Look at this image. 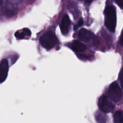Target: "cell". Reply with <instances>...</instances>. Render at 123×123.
<instances>
[{"label": "cell", "instance_id": "cell-1", "mask_svg": "<svg viewBox=\"0 0 123 123\" xmlns=\"http://www.w3.org/2000/svg\"><path fill=\"white\" fill-rule=\"evenodd\" d=\"M105 25L111 32H114L117 24V14L115 8L113 6H109L105 10Z\"/></svg>", "mask_w": 123, "mask_h": 123}, {"label": "cell", "instance_id": "cell-2", "mask_svg": "<svg viewBox=\"0 0 123 123\" xmlns=\"http://www.w3.org/2000/svg\"><path fill=\"white\" fill-rule=\"evenodd\" d=\"M58 40L52 32H48L40 38V42L42 46L46 49H52L57 44Z\"/></svg>", "mask_w": 123, "mask_h": 123}, {"label": "cell", "instance_id": "cell-3", "mask_svg": "<svg viewBox=\"0 0 123 123\" xmlns=\"http://www.w3.org/2000/svg\"><path fill=\"white\" fill-rule=\"evenodd\" d=\"M122 91L117 83H112L107 91L108 97L113 102H118L121 100V97H122Z\"/></svg>", "mask_w": 123, "mask_h": 123}, {"label": "cell", "instance_id": "cell-4", "mask_svg": "<svg viewBox=\"0 0 123 123\" xmlns=\"http://www.w3.org/2000/svg\"><path fill=\"white\" fill-rule=\"evenodd\" d=\"M98 108L103 113H109L114 110L115 106L108 99V96H102L98 100Z\"/></svg>", "mask_w": 123, "mask_h": 123}, {"label": "cell", "instance_id": "cell-5", "mask_svg": "<svg viewBox=\"0 0 123 123\" xmlns=\"http://www.w3.org/2000/svg\"><path fill=\"white\" fill-rule=\"evenodd\" d=\"M8 62L6 59H3L0 62V84L6 80L8 75Z\"/></svg>", "mask_w": 123, "mask_h": 123}, {"label": "cell", "instance_id": "cell-6", "mask_svg": "<svg viewBox=\"0 0 123 123\" xmlns=\"http://www.w3.org/2000/svg\"><path fill=\"white\" fill-rule=\"evenodd\" d=\"M78 36L79 39L85 42H89L90 40L96 38V36L92 32L85 28H82L80 30Z\"/></svg>", "mask_w": 123, "mask_h": 123}, {"label": "cell", "instance_id": "cell-7", "mask_svg": "<svg viewBox=\"0 0 123 123\" xmlns=\"http://www.w3.org/2000/svg\"><path fill=\"white\" fill-rule=\"evenodd\" d=\"M70 20L68 15L66 14L62 19L60 24L61 33L63 35H67L69 31L70 26Z\"/></svg>", "mask_w": 123, "mask_h": 123}, {"label": "cell", "instance_id": "cell-8", "mask_svg": "<svg viewBox=\"0 0 123 123\" xmlns=\"http://www.w3.org/2000/svg\"><path fill=\"white\" fill-rule=\"evenodd\" d=\"M72 48L76 52H81L86 49V46L84 43H81L79 41L75 40L72 43Z\"/></svg>", "mask_w": 123, "mask_h": 123}, {"label": "cell", "instance_id": "cell-9", "mask_svg": "<svg viewBox=\"0 0 123 123\" xmlns=\"http://www.w3.org/2000/svg\"><path fill=\"white\" fill-rule=\"evenodd\" d=\"M2 12L3 14L7 17L13 16L16 13L14 7L10 4H6L2 9Z\"/></svg>", "mask_w": 123, "mask_h": 123}, {"label": "cell", "instance_id": "cell-10", "mask_svg": "<svg viewBox=\"0 0 123 123\" xmlns=\"http://www.w3.org/2000/svg\"><path fill=\"white\" fill-rule=\"evenodd\" d=\"M15 37L19 39H22L25 37V36L30 37L31 35V31L28 28L23 29L22 31H18L15 33Z\"/></svg>", "mask_w": 123, "mask_h": 123}, {"label": "cell", "instance_id": "cell-11", "mask_svg": "<svg viewBox=\"0 0 123 123\" xmlns=\"http://www.w3.org/2000/svg\"><path fill=\"white\" fill-rule=\"evenodd\" d=\"M114 121L115 123H123V112L122 111H118L115 113Z\"/></svg>", "mask_w": 123, "mask_h": 123}, {"label": "cell", "instance_id": "cell-12", "mask_svg": "<svg viewBox=\"0 0 123 123\" xmlns=\"http://www.w3.org/2000/svg\"><path fill=\"white\" fill-rule=\"evenodd\" d=\"M83 24H84V20H83V19H82L81 18V19H79V20L78 21L77 25H75V26H74V30H78V28H79V27H80V26H82Z\"/></svg>", "mask_w": 123, "mask_h": 123}, {"label": "cell", "instance_id": "cell-13", "mask_svg": "<svg viewBox=\"0 0 123 123\" xmlns=\"http://www.w3.org/2000/svg\"><path fill=\"white\" fill-rule=\"evenodd\" d=\"M119 79H120V84H121V87L123 89V68L121 69V72H120V76H119Z\"/></svg>", "mask_w": 123, "mask_h": 123}, {"label": "cell", "instance_id": "cell-14", "mask_svg": "<svg viewBox=\"0 0 123 123\" xmlns=\"http://www.w3.org/2000/svg\"><path fill=\"white\" fill-rule=\"evenodd\" d=\"M115 2L121 8L123 9V0H115Z\"/></svg>", "mask_w": 123, "mask_h": 123}, {"label": "cell", "instance_id": "cell-15", "mask_svg": "<svg viewBox=\"0 0 123 123\" xmlns=\"http://www.w3.org/2000/svg\"><path fill=\"white\" fill-rule=\"evenodd\" d=\"M120 44H121V45L123 46V31H122V32H121V37H120Z\"/></svg>", "mask_w": 123, "mask_h": 123}, {"label": "cell", "instance_id": "cell-16", "mask_svg": "<svg viewBox=\"0 0 123 123\" xmlns=\"http://www.w3.org/2000/svg\"><path fill=\"white\" fill-rule=\"evenodd\" d=\"M85 1L86 4H90L92 1H93V0H85Z\"/></svg>", "mask_w": 123, "mask_h": 123}, {"label": "cell", "instance_id": "cell-17", "mask_svg": "<svg viewBox=\"0 0 123 123\" xmlns=\"http://www.w3.org/2000/svg\"><path fill=\"white\" fill-rule=\"evenodd\" d=\"M2 1H3V0H0V6H1V4H2Z\"/></svg>", "mask_w": 123, "mask_h": 123}]
</instances>
